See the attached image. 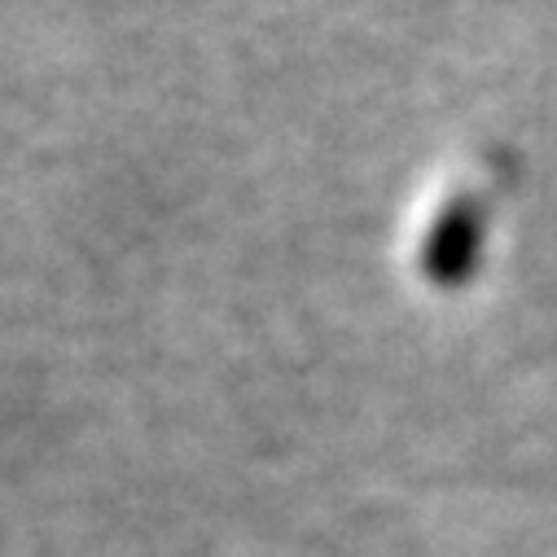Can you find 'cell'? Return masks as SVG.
<instances>
[{
	"label": "cell",
	"instance_id": "cell-1",
	"mask_svg": "<svg viewBox=\"0 0 557 557\" xmlns=\"http://www.w3.org/2000/svg\"><path fill=\"white\" fill-rule=\"evenodd\" d=\"M487 198L479 189H453L426 220V233L417 237V272L435 290H466L479 272L483 242H487Z\"/></svg>",
	"mask_w": 557,
	"mask_h": 557
}]
</instances>
